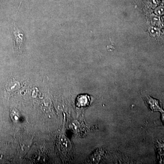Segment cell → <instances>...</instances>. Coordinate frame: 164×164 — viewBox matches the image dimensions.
<instances>
[{
  "label": "cell",
  "mask_w": 164,
  "mask_h": 164,
  "mask_svg": "<svg viewBox=\"0 0 164 164\" xmlns=\"http://www.w3.org/2000/svg\"><path fill=\"white\" fill-rule=\"evenodd\" d=\"M12 37L14 42V49L18 53H22L24 41V34L16 27L15 23H13Z\"/></svg>",
  "instance_id": "6da1fadb"
},
{
  "label": "cell",
  "mask_w": 164,
  "mask_h": 164,
  "mask_svg": "<svg viewBox=\"0 0 164 164\" xmlns=\"http://www.w3.org/2000/svg\"><path fill=\"white\" fill-rule=\"evenodd\" d=\"M145 101L149 107L152 110L154 111H163L158 100L151 98L150 96H147L145 97Z\"/></svg>",
  "instance_id": "7a4b0ae2"
},
{
  "label": "cell",
  "mask_w": 164,
  "mask_h": 164,
  "mask_svg": "<svg viewBox=\"0 0 164 164\" xmlns=\"http://www.w3.org/2000/svg\"><path fill=\"white\" fill-rule=\"evenodd\" d=\"M90 97L88 95H80L76 99V106L78 107H85L89 105Z\"/></svg>",
  "instance_id": "3957f363"
},
{
  "label": "cell",
  "mask_w": 164,
  "mask_h": 164,
  "mask_svg": "<svg viewBox=\"0 0 164 164\" xmlns=\"http://www.w3.org/2000/svg\"><path fill=\"white\" fill-rule=\"evenodd\" d=\"M11 117L13 122H18L20 119V112L16 109H12L11 111Z\"/></svg>",
  "instance_id": "277c9868"
},
{
  "label": "cell",
  "mask_w": 164,
  "mask_h": 164,
  "mask_svg": "<svg viewBox=\"0 0 164 164\" xmlns=\"http://www.w3.org/2000/svg\"><path fill=\"white\" fill-rule=\"evenodd\" d=\"M149 32L153 36H158L160 35L159 29L156 27H152L149 29Z\"/></svg>",
  "instance_id": "5b68a950"
},
{
  "label": "cell",
  "mask_w": 164,
  "mask_h": 164,
  "mask_svg": "<svg viewBox=\"0 0 164 164\" xmlns=\"http://www.w3.org/2000/svg\"><path fill=\"white\" fill-rule=\"evenodd\" d=\"M151 21L152 24H153L155 26H158L160 24L161 21H160V18L157 16H152L151 17Z\"/></svg>",
  "instance_id": "8992f818"
},
{
  "label": "cell",
  "mask_w": 164,
  "mask_h": 164,
  "mask_svg": "<svg viewBox=\"0 0 164 164\" xmlns=\"http://www.w3.org/2000/svg\"><path fill=\"white\" fill-rule=\"evenodd\" d=\"M155 13L158 16H162L164 14V8L163 7H159L155 10Z\"/></svg>",
  "instance_id": "52a82bcc"
},
{
  "label": "cell",
  "mask_w": 164,
  "mask_h": 164,
  "mask_svg": "<svg viewBox=\"0 0 164 164\" xmlns=\"http://www.w3.org/2000/svg\"><path fill=\"white\" fill-rule=\"evenodd\" d=\"M162 120L163 121L164 123V114H163L162 117Z\"/></svg>",
  "instance_id": "ba28073f"
}]
</instances>
